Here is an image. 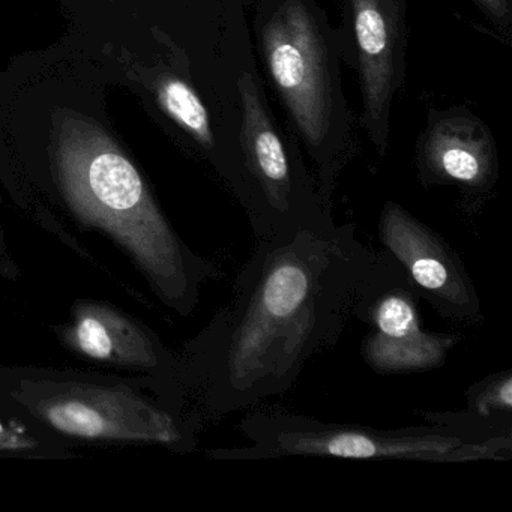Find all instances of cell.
Masks as SVG:
<instances>
[{
  "label": "cell",
  "mask_w": 512,
  "mask_h": 512,
  "mask_svg": "<svg viewBox=\"0 0 512 512\" xmlns=\"http://www.w3.org/2000/svg\"><path fill=\"white\" fill-rule=\"evenodd\" d=\"M376 254L329 211L257 239L233 298L182 367L202 416L215 421L287 394L343 337Z\"/></svg>",
  "instance_id": "6da1fadb"
},
{
  "label": "cell",
  "mask_w": 512,
  "mask_h": 512,
  "mask_svg": "<svg viewBox=\"0 0 512 512\" xmlns=\"http://www.w3.org/2000/svg\"><path fill=\"white\" fill-rule=\"evenodd\" d=\"M58 169L77 217L127 248L170 308L182 316L193 313L203 284L220 278L221 271L179 239L142 176L113 140L88 122H65Z\"/></svg>",
  "instance_id": "7a4b0ae2"
},
{
  "label": "cell",
  "mask_w": 512,
  "mask_h": 512,
  "mask_svg": "<svg viewBox=\"0 0 512 512\" xmlns=\"http://www.w3.org/2000/svg\"><path fill=\"white\" fill-rule=\"evenodd\" d=\"M247 445L208 451L220 461L278 458L418 461L464 464L509 461L512 433L476 430L469 425L430 422L419 427L376 428L325 422L313 416L259 406L239 421Z\"/></svg>",
  "instance_id": "3957f363"
},
{
  "label": "cell",
  "mask_w": 512,
  "mask_h": 512,
  "mask_svg": "<svg viewBox=\"0 0 512 512\" xmlns=\"http://www.w3.org/2000/svg\"><path fill=\"white\" fill-rule=\"evenodd\" d=\"M16 400L29 415L74 439L143 442L190 449L191 428L125 386L25 382Z\"/></svg>",
  "instance_id": "277c9868"
},
{
  "label": "cell",
  "mask_w": 512,
  "mask_h": 512,
  "mask_svg": "<svg viewBox=\"0 0 512 512\" xmlns=\"http://www.w3.org/2000/svg\"><path fill=\"white\" fill-rule=\"evenodd\" d=\"M419 295L406 272L383 251L359 289L352 316L368 326L361 344L365 364L377 374H410L440 368L458 338L422 328Z\"/></svg>",
  "instance_id": "5b68a950"
},
{
  "label": "cell",
  "mask_w": 512,
  "mask_h": 512,
  "mask_svg": "<svg viewBox=\"0 0 512 512\" xmlns=\"http://www.w3.org/2000/svg\"><path fill=\"white\" fill-rule=\"evenodd\" d=\"M266 62L305 142L325 146L332 124L334 94L325 46L302 5L287 4L263 32Z\"/></svg>",
  "instance_id": "8992f818"
},
{
  "label": "cell",
  "mask_w": 512,
  "mask_h": 512,
  "mask_svg": "<svg viewBox=\"0 0 512 512\" xmlns=\"http://www.w3.org/2000/svg\"><path fill=\"white\" fill-rule=\"evenodd\" d=\"M377 239L434 311L448 320L476 323L481 301L457 251L427 224L395 202L380 212Z\"/></svg>",
  "instance_id": "52a82bcc"
},
{
  "label": "cell",
  "mask_w": 512,
  "mask_h": 512,
  "mask_svg": "<svg viewBox=\"0 0 512 512\" xmlns=\"http://www.w3.org/2000/svg\"><path fill=\"white\" fill-rule=\"evenodd\" d=\"M359 50L367 124L379 148L388 133L389 104L395 89L398 10L394 0H350Z\"/></svg>",
  "instance_id": "ba28073f"
},
{
  "label": "cell",
  "mask_w": 512,
  "mask_h": 512,
  "mask_svg": "<svg viewBox=\"0 0 512 512\" xmlns=\"http://www.w3.org/2000/svg\"><path fill=\"white\" fill-rule=\"evenodd\" d=\"M62 341L77 355L116 367L157 370L163 367L160 343L119 311L82 302L62 328Z\"/></svg>",
  "instance_id": "9c48e42d"
},
{
  "label": "cell",
  "mask_w": 512,
  "mask_h": 512,
  "mask_svg": "<svg viewBox=\"0 0 512 512\" xmlns=\"http://www.w3.org/2000/svg\"><path fill=\"white\" fill-rule=\"evenodd\" d=\"M427 178L485 193L496 179L493 146L475 124L443 122L431 131L424 149Z\"/></svg>",
  "instance_id": "30bf717a"
},
{
  "label": "cell",
  "mask_w": 512,
  "mask_h": 512,
  "mask_svg": "<svg viewBox=\"0 0 512 512\" xmlns=\"http://www.w3.org/2000/svg\"><path fill=\"white\" fill-rule=\"evenodd\" d=\"M158 101L167 115L178 122L197 142L211 148L214 145L208 110L199 95L179 79H166L158 86Z\"/></svg>",
  "instance_id": "8fae6325"
},
{
  "label": "cell",
  "mask_w": 512,
  "mask_h": 512,
  "mask_svg": "<svg viewBox=\"0 0 512 512\" xmlns=\"http://www.w3.org/2000/svg\"><path fill=\"white\" fill-rule=\"evenodd\" d=\"M466 410L481 418L512 421V370L490 374L466 391Z\"/></svg>",
  "instance_id": "7c38bea8"
},
{
  "label": "cell",
  "mask_w": 512,
  "mask_h": 512,
  "mask_svg": "<svg viewBox=\"0 0 512 512\" xmlns=\"http://www.w3.org/2000/svg\"><path fill=\"white\" fill-rule=\"evenodd\" d=\"M40 442L17 419L0 418V452L37 451Z\"/></svg>",
  "instance_id": "4fadbf2b"
},
{
  "label": "cell",
  "mask_w": 512,
  "mask_h": 512,
  "mask_svg": "<svg viewBox=\"0 0 512 512\" xmlns=\"http://www.w3.org/2000/svg\"><path fill=\"white\" fill-rule=\"evenodd\" d=\"M479 2H481V4L490 11V14L494 19L499 20V22H505V20H508V0H479Z\"/></svg>",
  "instance_id": "5bb4252c"
},
{
  "label": "cell",
  "mask_w": 512,
  "mask_h": 512,
  "mask_svg": "<svg viewBox=\"0 0 512 512\" xmlns=\"http://www.w3.org/2000/svg\"><path fill=\"white\" fill-rule=\"evenodd\" d=\"M2 238H4V235H2V232H0V262H2V260H8L7 250H5V245L4 242H2Z\"/></svg>",
  "instance_id": "9a60e30c"
}]
</instances>
